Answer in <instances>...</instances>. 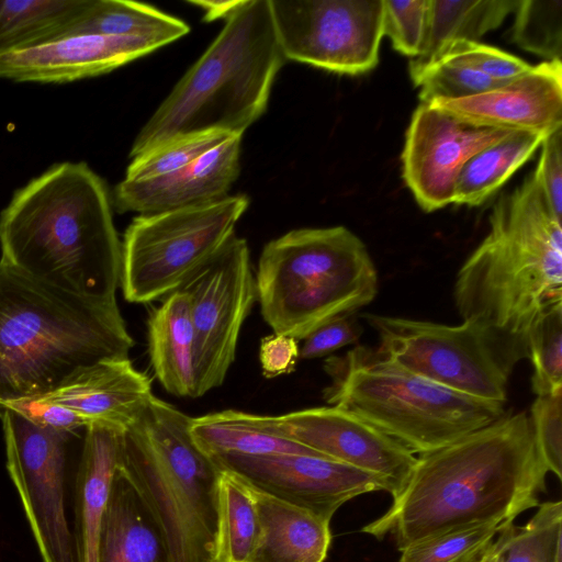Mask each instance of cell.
Returning <instances> with one entry per match:
<instances>
[{
  "label": "cell",
  "instance_id": "1",
  "mask_svg": "<svg viewBox=\"0 0 562 562\" xmlns=\"http://www.w3.org/2000/svg\"><path fill=\"white\" fill-rule=\"evenodd\" d=\"M548 470L529 415H504L420 454L392 504L361 532L391 537L401 551L431 537L484 524L512 525L539 505Z\"/></svg>",
  "mask_w": 562,
  "mask_h": 562
},
{
  "label": "cell",
  "instance_id": "2",
  "mask_svg": "<svg viewBox=\"0 0 562 562\" xmlns=\"http://www.w3.org/2000/svg\"><path fill=\"white\" fill-rule=\"evenodd\" d=\"M104 180L86 162L50 166L0 214V262L36 281L115 299L121 247Z\"/></svg>",
  "mask_w": 562,
  "mask_h": 562
},
{
  "label": "cell",
  "instance_id": "3",
  "mask_svg": "<svg viewBox=\"0 0 562 562\" xmlns=\"http://www.w3.org/2000/svg\"><path fill=\"white\" fill-rule=\"evenodd\" d=\"M133 346L115 299L77 295L0 262V417L5 403L46 395Z\"/></svg>",
  "mask_w": 562,
  "mask_h": 562
},
{
  "label": "cell",
  "instance_id": "4",
  "mask_svg": "<svg viewBox=\"0 0 562 562\" xmlns=\"http://www.w3.org/2000/svg\"><path fill=\"white\" fill-rule=\"evenodd\" d=\"M488 232L453 288L462 321L522 336L546 308L562 303V226L533 171L492 207Z\"/></svg>",
  "mask_w": 562,
  "mask_h": 562
},
{
  "label": "cell",
  "instance_id": "5",
  "mask_svg": "<svg viewBox=\"0 0 562 562\" xmlns=\"http://www.w3.org/2000/svg\"><path fill=\"white\" fill-rule=\"evenodd\" d=\"M284 63L269 0H240L209 48L139 130L130 157L191 134L243 136L265 113Z\"/></svg>",
  "mask_w": 562,
  "mask_h": 562
},
{
  "label": "cell",
  "instance_id": "6",
  "mask_svg": "<svg viewBox=\"0 0 562 562\" xmlns=\"http://www.w3.org/2000/svg\"><path fill=\"white\" fill-rule=\"evenodd\" d=\"M191 417L153 395L123 430L117 469L153 517L167 562H213L222 469L195 445Z\"/></svg>",
  "mask_w": 562,
  "mask_h": 562
},
{
  "label": "cell",
  "instance_id": "7",
  "mask_svg": "<svg viewBox=\"0 0 562 562\" xmlns=\"http://www.w3.org/2000/svg\"><path fill=\"white\" fill-rule=\"evenodd\" d=\"M255 282L265 322L273 333L296 340L352 315L378 293L369 251L345 226L299 228L270 240Z\"/></svg>",
  "mask_w": 562,
  "mask_h": 562
},
{
  "label": "cell",
  "instance_id": "8",
  "mask_svg": "<svg viewBox=\"0 0 562 562\" xmlns=\"http://www.w3.org/2000/svg\"><path fill=\"white\" fill-rule=\"evenodd\" d=\"M328 405L347 409L413 453L443 448L506 413L501 402L462 394L356 346L325 360Z\"/></svg>",
  "mask_w": 562,
  "mask_h": 562
},
{
  "label": "cell",
  "instance_id": "9",
  "mask_svg": "<svg viewBox=\"0 0 562 562\" xmlns=\"http://www.w3.org/2000/svg\"><path fill=\"white\" fill-rule=\"evenodd\" d=\"M379 353L437 384L505 403L510 375L528 358L527 338L476 321L450 326L366 313Z\"/></svg>",
  "mask_w": 562,
  "mask_h": 562
},
{
  "label": "cell",
  "instance_id": "10",
  "mask_svg": "<svg viewBox=\"0 0 562 562\" xmlns=\"http://www.w3.org/2000/svg\"><path fill=\"white\" fill-rule=\"evenodd\" d=\"M248 205L249 199L237 194L135 217L121 241L124 299L145 304L180 290L235 235Z\"/></svg>",
  "mask_w": 562,
  "mask_h": 562
},
{
  "label": "cell",
  "instance_id": "11",
  "mask_svg": "<svg viewBox=\"0 0 562 562\" xmlns=\"http://www.w3.org/2000/svg\"><path fill=\"white\" fill-rule=\"evenodd\" d=\"M7 469L43 562H77L65 506L69 458L82 443L86 428L58 430L37 425L4 408Z\"/></svg>",
  "mask_w": 562,
  "mask_h": 562
},
{
  "label": "cell",
  "instance_id": "12",
  "mask_svg": "<svg viewBox=\"0 0 562 562\" xmlns=\"http://www.w3.org/2000/svg\"><path fill=\"white\" fill-rule=\"evenodd\" d=\"M286 60L356 76L379 63L383 0H269Z\"/></svg>",
  "mask_w": 562,
  "mask_h": 562
},
{
  "label": "cell",
  "instance_id": "13",
  "mask_svg": "<svg viewBox=\"0 0 562 562\" xmlns=\"http://www.w3.org/2000/svg\"><path fill=\"white\" fill-rule=\"evenodd\" d=\"M180 290L189 296L194 334L195 397L223 384L241 326L257 299L250 252L233 235Z\"/></svg>",
  "mask_w": 562,
  "mask_h": 562
},
{
  "label": "cell",
  "instance_id": "14",
  "mask_svg": "<svg viewBox=\"0 0 562 562\" xmlns=\"http://www.w3.org/2000/svg\"><path fill=\"white\" fill-rule=\"evenodd\" d=\"M513 133L475 125L420 103L412 115L401 155L402 176L417 204L425 212L451 204L463 166Z\"/></svg>",
  "mask_w": 562,
  "mask_h": 562
},
{
  "label": "cell",
  "instance_id": "15",
  "mask_svg": "<svg viewBox=\"0 0 562 562\" xmlns=\"http://www.w3.org/2000/svg\"><path fill=\"white\" fill-rule=\"evenodd\" d=\"M212 459L222 470L235 473L249 485L329 522L348 501L371 492H391L381 477L323 456L224 454Z\"/></svg>",
  "mask_w": 562,
  "mask_h": 562
},
{
  "label": "cell",
  "instance_id": "16",
  "mask_svg": "<svg viewBox=\"0 0 562 562\" xmlns=\"http://www.w3.org/2000/svg\"><path fill=\"white\" fill-rule=\"evenodd\" d=\"M276 417L279 430L322 456L372 473L394 494L406 481L417 457L356 414L322 406Z\"/></svg>",
  "mask_w": 562,
  "mask_h": 562
},
{
  "label": "cell",
  "instance_id": "17",
  "mask_svg": "<svg viewBox=\"0 0 562 562\" xmlns=\"http://www.w3.org/2000/svg\"><path fill=\"white\" fill-rule=\"evenodd\" d=\"M429 104L475 125L548 135L562 127V61H542L494 89Z\"/></svg>",
  "mask_w": 562,
  "mask_h": 562
},
{
  "label": "cell",
  "instance_id": "18",
  "mask_svg": "<svg viewBox=\"0 0 562 562\" xmlns=\"http://www.w3.org/2000/svg\"><path fill=\"white\" fill-rule=\"evenodd\" d=\"M166 44L148 37H109L69 32L0 57V78L23 82H68L99 76Z\"/></svg>",
  "mask_w": 562,
  "mask_h": 562
},
{
  "label": "cell",
  "instance_id": "19",
  "mask_svg": "<svg viewBox=\"0 0 562 562\" xmlns=\"http://www.w3.org/2000/svg\"><path fill=\"white\" fill-rule=\"evenodd\" d=\"M243 136H231L187 167L155 179H123L113 191L114 207L139 215L200 206L227 196L240 172Z\"/></svg>",
  "mask_w": 562,
  "mask_h": 562
},
{
  "label": "cell",
  "instance_id": "20",
  "mask_svg": "<svg viewBox=\"0 0 562 562\" xmlns=\"http://www.w3.org/2000/svg\"><path fill=\"white\" fill-rule=\"evenodd\" d=\"M153 395L150 379L128 358H120L89 366L38 398L74 411L88 425L104 423L125 428Z\"/></svg>",
  "mask_w": 562,
  "mask_h": 562
},
{
  "label": "cell",
  "instance_id": "21",
  "mask_svg": "<svg viewBox=\"0 0 562 562\" xmlns=\"http://www.w3.org/2000/svg\"><path fill=\"white\" fill-rule=\"evenodd\" d=\"M124 428L91 423L87 426L75 482L77 562H100L103 520L119 464Z\"/></svg>",
  "mask_w": 562,
  "mask_h": 562
},
{
  "label": "cell",
  "instance_id": "22",
  "mask_svg": "<svg viewBox=\"0 0 562 562\" xmlns=\"http://www.w3.org/2000/svg\"><path fill=\"white\" fill-rule=\"evenodd\" d=\"M249 487L258 516V537L250 562L326 560L331 541L329 521L251 485Z\"/></svg>",
  "mask_w": 562,
  "mask_h": 562
},
{
  "label": "cell",
  "instance_id": "23",
  "mask_svg": "<svg viewBox=\"0 0 562 562\" xmlns=\"http://www.w3.org/2000/svg\"><path fill=\"white\" fill-rule=\"evenodd\" d=\"M162 300L147 321L149 360L168 393L195 398L194 334L189 296L178 290Z\"/></svg>",
  "mask_w": 562,
  "mask_h": 562
},
{
  "label": "cell",
  "instance_id": "24",
  "mask_svg": "<svg viewBox=\"0 0 562 562\" xmlns=\"http://www.w3.org/2000/svg\"><path fill=\"white\" fill-rule=\"evenodd\" d=\"M100 562H167L164 541L153 517L119 469L103 520Z\"/></svg>",
  "mask_w": 562,
  "mask_h": 562
},
{
  "label": "cell",
  "instance_id": "25",
  "mask_svg": "<svg viewBox=\"0 0 562 562\" xmlns=\"http://www.w3.org/2000/svg\"><path fill=\"white\" fill-rule=\"evenodd\" d=\"M190 432L201 451L210 458L224 454L270 456L321 453L284 436L274 416L235 409L191 417ZM324 457V456H323Z\"/></svg>",
  "mask_w": 562,
  "mask_h": 562
},
{
  "label": "cell",
  "instance_id": "26",
  "mask_svg": "<svg viewBox=\"0 0 562 562\" xmlns=\"http://www.w3.org/2000/svg\"><path fill=\"white\" fill-rule=\"evenodd\" d=\"M518 0H428L427 26L419 55L409 61L411 78L456 40L477 41L513 13Z\"/></svg>",
  "mask_w": 562,
  "mask_h": 562
},
{
  "label": "cell",
  "instance_id": "27",
  "mask_svg": "<svg viewBox=\"0 0 562 562\" xmlns=\"http://www.w3.org/2000/svg\"><path fill=\"white\" fill-rule=\"evenodd\" d=\"M92 0H0V57L70 32Z\"/></svg>",
  "mask_w": 562,
  "mask_h": 562
},
{
  "label": "cell",
  "instance_id": "28",
  "mask_svg": "<svg viewBox=\"0 0 562 562\" xmlns=\"http://www.w3.org/2000/svg\"><path fill=\"white\" fill-rule=\"evenodd\" d=\"M546 136L514 132L475 154L459 173L452 203L473 207L486 202L532 157Z\"/></svg>",
  "mask_w": 562,
  "mask_h": 562
},
{
  "label": "cell",
  "instance_id": "29",
  "mask_svg": "<svg viewBox=\"0 0 562 562\" xmlns=\"http://www.w3.org/2000/svg\"><path fill=\"white\" fill-rule=\"evenodd\" d=\"M70 32L109 37H148L168 45L188 34L190 26L146 3L92 0L82 19Z\"/></svg>",
  "mask_w": 562,
  "mask_h": 562
},
{
  "label": "cell",
  "instance_id": "30",
  "mask_svg": "<svg viewBox=\"0 0 562 562\" xmlns=\"http://www.w3.org/2000/svg\"><path fill=\"white\" fill-rule=\"evenodd\" d=\"M257 537L258 516L249 485L222 470L213 562H250Z\"/></svg>",
  "mask_w": 562,
  "mask_h": 562
},
{
  "label": "cell",
  "instance_id": "31",
  "mask_svg": "<svg viewBox=\"0 0 562 562\" xmlns=\"http://www.w3.org/2000/svg\"><path fill=\"white\" fill-rule=\"evenodd\" d=\"M502 562H562V502H544L521 527L510 528Z\"/></svg>",
  "mask_w": 562,
  "mask_h": 562
},
{
  "label": "cell",
  "instance_id": "32",
  "mask_svg": "<svg viewBox=\"0 0 562 562\" xmlns=\"http://www.w3.org/2000/svg\"><path fill=\"white\" fill-rule=\"evenodd\" d=\"M510 41L544 61L561 60L562 0H518Z\"/></svg>",
  "mask_w": 562,
  "mask_h": 562
},
{
  "label": "cell",
  "instance_id": "33",
  "mask_svg": "<svg viewBox=\"0 0 562 562\" xmlns=\"http://www.w3.org/2000/svg\"><path fill=\"white\" fill-rule=\"evenodd\" d=\"M531 389L537 396L562 391V303L546 308L528 334Z\"/></svg>",
  "mask_w": 562,
  "mask_h": 562
},
{
  "label": "cell",
  "instance_id": "34",
  "mask_svg": "<svg viewBox=\"0 0 562 562\" xmlns=\"http://www.w3.org/2000/svg\"><path fill=\"white\" fill-rule=\"evenodd\" d=\"M506 527L484 524L451 530L404 548L400 562H474Z\"/></svg>",
  "mask_w": 562,
  "mask_h": 562
},
{
  "label": "cell",
  "instance_id": "35",
  "mask_svg": "<svg viewBox=\"0 0 562 562\" xmlns=\"http://www.w3.org/2000/svg\"><path fill=\"white\" fill-rule=\"evenodd\" d=\"M228 137L220 132H205L173 138L132 158L124 179L142 181L173 173Z\"/></svg>",
  "mask_w": 562,
  "mask_h": 562
},
{
  "label": "cell",
  "instance_id": "36",
  "mask_svg": "<svg viewBox=\"0 0 562 562\" xmlns=\"http://www.w3.org/2000/svg\"><path fill=\"white\" fill-rule=\"evenodd\" d=\"M412 80L419 88L422 103L463 99L507 82L495 81L473 69L446 60L434 61Z\"/></svg>",
  "mask_w": 562,
  "mask_h": 562
},
{
  "label": "cell",
  "instance_id": "37",
  "mask_svg": "<svg viewBox=\"0 0 562 562\" xmlns=\"http://www.w3.org/2000/svg\"><path fill=\"white\" fill-rule=\"evenodd\" d=\"M437 60L462 65L502 82L513 80L532 67L524 59L505 50L470 40H456L448 43L431 64Z\"/></svg>",
  "mask_w": 562,
  "mask_h": 562
},
{
  "label": "cell",
  "instance_id": "38",
  "mask_svg": "<svg viewBox=\"0 0 562 562\" xmlns=\"http://www.w3.org/2000/svg\"><path fill=\"white\" fill-rule=\"evenodd\" d=\"M428 0H383V36L392 47L409 57H417L424 43Z\"/></svg>",
  "mask_w": 562,
  "mask_h": 562
},
{
  "label": "cell",
  "instance_id": "39",
  "mask_svg": "<svg viewBox=\"0 0 562 562\" xmlns=\"http://www.w3.org/2000/svg\"><path fill=\"white\" fill-rule=\"evenodd\" d=\"M530 422L538 453L559 480L562 477V391L537 396L531 405Z\"/></svg>",
  "mask_w": 562,
  "mask_h": 562
},
{
  "label": "cell",
  "instance_id": "40",
  "mask_svg": "<svg viewBox=\"0 0 562 562\" xmlns=\"http://www.w3.org/2000/svg\"><path fill=\"white\" fill-rule=\"evenodd\" d=\"M533 173L547 203L558 220H562V127L548 134L541 143Z\"/></svg>",
  "mask_w": 562,
  "mask_h": 562
},
{
  "label": "cell",
  "instance_id": "41",
  "mask_svg": "<svg viewBox=\"0 0 562 562\" xmlns=\"http://www.w3.org/2000/svg\"><path fill=\"white\" fill-rule=\"evenodd\" d=\"M361 333V327L356 319L351 318V315L334 318L316 328L304 339L300 349V358L315 359L327 356L356 342Z\"/></svg>",
  "mask_w": 562,
  "mask_h": 562
},
{
  "label": "cell",
  "instance_id": "42",
  "mask_svg": "<svg viewBox=\"0 0 562 562\" xmlns=\"http://www.w3.org/2000/svg\"><path fill=\"white\" fill-rule=\"evenodd\" d=\"M4 408H11L35 424L53 429L77 430L88 426V423L74 411L38 397L9 402L3 405V412Z\"/></svg>",
  "mask_w": 562,
  "mask_h": 562
},
{
  "label": "cell",
  "instance_id": "43",
  "mask_svg": "<svg viewBox=\"0 0 562 562\" xmlns=\"http://www.w3.org/2000/svg\"><path fill=\"white\" fill-rule=\"evenodd\" d=\"M300 358L297 340L280 334L263 337L259 347V360L266 378L291 373Z\"/></svg>",
  "mask_w": 562,
  "mask_h": 562
},
{
  "label": "cell",
  "instance_id": "44",
  "mask_svg": "<svg viewBox=\"0 0 562 562\" xmlns=\"http://www.w3.org/2000/svg\"><path fill=\"white\" fill-rule=\"evenodd\" d=\"M240 0L233 1H188L191 4L200 7L204 11V20L213 21L226 19L238 5Z\"/></svg>",
  "mask_w": 562,
  "mask_h": 562
},
{
  "label": "cell",
  "instance_id": "45",
  "mask_svg": "<svg viewBox=\"0 0 562 562\" xmlns=\"http://www.w3.org/2000/svg\"><path fill=\"white\" fill-rule=\"evenodd\" d=\"M512 526L513 524L504 528L474 562H502Z\"/></svg>",
  "mask_w": 562,
  "mask_h": 562
}]
</instances>
